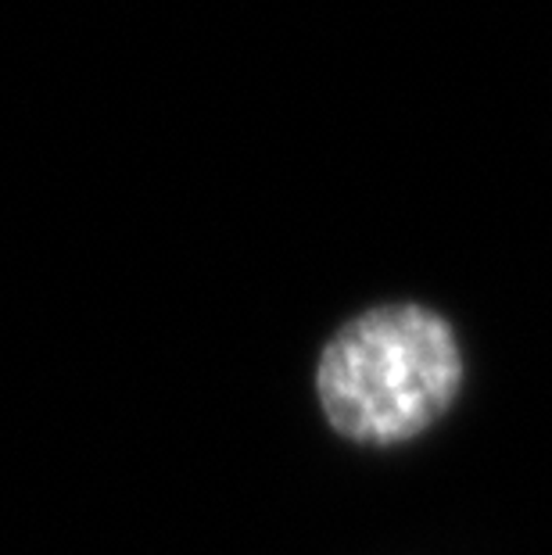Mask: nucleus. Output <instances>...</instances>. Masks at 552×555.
Listing matches in <instances>:
<instances>
[{
    "mask_svg": "<svg viewBox=\"0 0 552 555\" xmlns=\"http://www.w3.org/2000/svg\"><path fill=\"white\" fill-rule=\"evenodd\" d=\"M466 384L455 326L420 301H387L323 340L312 391L326 427L359 448H402L449 416Z\"/></svg>",
    "mask_w": 552,
    "mask_h": 555,
    "instance_id": "1",
    "label": "nucleus"
}]
</instances>
